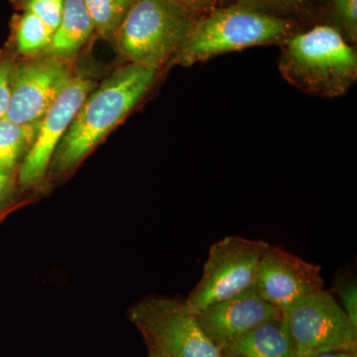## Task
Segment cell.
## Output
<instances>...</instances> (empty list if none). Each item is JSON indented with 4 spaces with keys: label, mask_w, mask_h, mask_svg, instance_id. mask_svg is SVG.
<instances>
[{
    "label": "cell",
    "mask_w": 357,
    "mask_h": 357,
    "mask_svg": "<svg viewBox=\"0 0 357 357\" xmlns=\"http://www.w3.org/2000/svg\"><path fill=\"white\" fill-rule=\"evenodd\" d=\"M156 74V70L129 63L93 89L56 150L54 169L66 173L76 168L140 102Z\"/></svg>",
    "instance_id": "obj_1"
},
{
    "label": "cell",
    "mask_w": 357,
    "mask_h": 357,
    "mask_svg": "<svg viewBox=\"0 0 357 357\" xmlns=\"http://www.w3.org/2000/svg\"><path fill=\"white\" fill-rule=\"evenodd\" d=\"M279 70L303 93L338 98L356 84V51L337 28L319 25L295 33L281 45Z\"/></svg>",
    "instance_id": "obj_2"
},
{
    "label": "cell",
    "mask_w": 357,
    "mask_h": 357,
    "mask_svg": "<svg viewBox=\"0 0 357 357\" xmlns=\"http://www.w3.org/2000/svg\"><path fill=\"white\" fill-rule=\"evenodd\" d=\"M295 33L297 24L291 18L268 15L237 3L215 7L197 21L170 65L189 67L230 52L281 46Z\"/></svg>",
    "instance_id": "obj_3"
},
{
    "label": "cell",
    "mask_w": 357,
    "mask_h": 357,
    "mask_svg": "<svg viewBox=\"0 0 357 357\" xmlns=\"http://www.w3.org/2000/svg\"><path fill=\"white\" fill-rule=\"evenodd\" d=\"M202 16L178 0H137L112 40L129 63L158 72L170 64Z\"/></svg>",
    "instance_id": "obj_4"
},
{
    "label": "cell",
    "mask_w": 357,
    "mask_h": 357,
    "mask_svg": "<svg viewBox=\"0 0 357 357\" xmlns=\"http://www.w3.org/2000/svg\"><path fill=\"white\" fill-rule=\"evenodd\" d=\"M129 318L142 333L148 351L160 357H225L185 302L144 301L131 310Z\"/></svg>",
    "instance_id": "obj_5"
},
{
    "label": "cell",
    "mask_w": 357,
    "mask_h": 357,
    "mask_svg": "<svg viewBox=\"0 0 357 357\" xmlns=\"http://www.w3.org/2000/svg\"><path fill=\"white\" fill-rule=\"evenodd\" d=\"M268 245L260 239L234 236L213 244L203 275L185 301V306L197 314L253 287Z\"/></svg>",
    "instance_id": "obj_6"
},
{
    "label": "cell",
    "mask_w": 357,
    "mask_h": 357,
    "mask_svg": "<svg viewBox=\"0 0 357 357\" xmlns=\"http://www.w3.org/2000/svg\"><path fill=\"white\" fill-rule=\"evenodd\" d=\"M283 314L295 357L357 351V328L330 291L307 296Z\"/></svg>",
    "instance_id": "obj_7"
},
{
    "label": "cell",
    "mask_w": 357,
    "mask_h": 357,
    "mask_svg": "<svg viewBox=\"0 0 357 357\" xmlns=\"http://www.w3.org/2000/svg\"><path fill=\"white\" fill-rule=\"evenodd\" d=\"M73 77L68 63L53 56L15 63L6 119L20 124L39 123Z\"/></svg>",
    "instance_id": "obj_8"
},
{
    "label": "cell",
    "mask_w": 357,
    "mask_h": 357,
    "mask_svg": "<svg viewBox=\"0 0 357 357\" xmlns=\"http://www.w3.org/2000/svg\"><path fill=\"white\" fill-rule=\"evenodd\" d=\"M321 268L293 255L283 246L268 245L263 253L255 283L263 300L281 312L325 290Z\"/></svg>",
    "instance_id": "obj_9"
},
{
    "label": "cell",
    "mask_w": 357,
    "mask_h": 357,
    "mask_svg": "<svg viewBox=\"0 0 357 357\" xmlns=\"http://www.w3.org/2000/svg\"><path fill=\"white\" fill-rule=\"evenodd\" d=\"M95 84L74 77L39 121L36 135L20 171L22 187H32L44 178L56 150Z\"/></svg>",
    "instance_id": "obj_10"
},
{
    "label": "cell",
    "mask_w": 357,
    "mask_h": 357,
    "mask_svg": "<svg viewBox=\"0 0 357 357\" xmlns=\"http://www.w3.org/2000/svg\"><path fill=\"white\" fill-rule=\"evenodd\" d=\"M283 312L268 304L255 286L197 312L201 328L211 342L222 349L232 340Z\"/></svg>",
    "instance_id": "obj_11"
},
{
    "label": "cell",
    "mask_w": 357,
    "mask_h": 357,
    "mask_svg": "<svg viewBox=\"0 0 357 357\" xmlns=\"http://www.w3.org/2000/svg\"><path fill=\"white\" fill-rule=\"evenodd\" d=\"M230 357H295L284 314L268 319L222 349Z\"/></svg>",
    "instance_id": "obj_12"
},
{
    "label": "cell",
    "mask_w": 357,
    "mask_h": 357,
    "mask_svg": "<svg viewBox=\"0 0 357 357\" xmlns=\"http://www.w3.org/2000/svg\"><path fill=\"white\" fill-rule=\"evenodd\" d=\"M93 33L95 27L83 0H65L62 18L46 53L70 62L86 46Z\"/></svg>",
    "instance_id": "obj_13"
},
{
    "label": "cell",
    "mask_w": 357,
    "mask_h": 357,
    "mask_svg": "<svg viewBox=\"0 0 357 357\" xmlns=\"http://www.w3.org/2000/svg\"><path fill=\"white\" fill-rule=\"evenodd\" d=\"M38 124H20L0 119V169L11 171L26 148L31 146Z\"/></svg>",
    "instance_id": "obj_14"
},
{
    "label": "cell",
    "mask_w": 357,
    "mask_h": 357,
    "mask_svg": "<svg viewBox=\"0 0 357 357\" xmlns=\"http://www.w3.org/2000/svg\"><path fill=\"white\" fill-rule=\"evenodd\" d=\"M13 31L16 48L25 56L46 53L54 34L43 21L26 10L14 20Z\"/></svg>",
    "instance_id": "obj_15"
},
{
    "label": "cell",
    "mask_w": 357,
    "mask_h": 357,
    "mask_svg": "<svg viewBox=\"0 0 357 357\" xmlns=\"http://www.w3.org/2000/svg\"><path fill=\"white\" fill-rule=\"evenodd\" d=\"M93 21L95 32L102 38H114L117 28L137 0H83Z\"/></svg>",
    "instance_id": "obj_16"
},
{
    "label": "cell",
    "mask_w": 357,
    "mask_h": 357,
    "mask_svg": "<svg viewBox=\"0 0 357 357\" xmlns=\"http://www.w3.org/2000/svg\"><path fill=\"white\" fill-rule=\"evenodd\" d=\"M340 301V307L357 328V279L349 270H344L335 276L333 292Z\"/></svg>",
    "instance_id": "obj_17"
},
{
    "label": "cell",
    "mask_w": 357,
    "mask_h": 357,
    "mask_svg": "<svg viewBox=\"0 0 357 357\" xmlns=\"http://www.w3.org/2000/svg\"><path fill=\"white\" fill-rule=\"evenodd\" d=\"M234 1H236L234 3L248 7L253 10L283 18H290L289 16L305 10L307 6V0H234Z\"/></svg>",
    "instance_id": "obj_18"
},
{
    "label": "cell",
    "mask_w": 357,
    "mask_h": 357,
    "mask_svg": "<svg viewBox=\"0 0 357 357\" xmlns=\"http://www.w3.org/2000/svg\"><path fill=\"white\" fill-rule=\"evenodd\" d=\"M64 3L65 0H22L21 7L36 15L55 32L62 18Z\"/></svg>",
    "instance_id": "obj_19"
},
{
    "label": "cell",
    "mask_w": 357,
    "mask_h": 357,
    "mask_svg": "<svg viewBox=\"0 0 357 357\" xmlns=\"http://www.w3.org/2000/svg\"><path fill=\"white\" fill-rule=\"evenodd\" d=\"M332 10L342 34L352 43L356 42L357 0H332Z\"/></svg>",
    "instance_id": "obj_20"
},
{
    "label": "cell",
    "mask_w": 357,
    "mask_h": 357,
    "mask_svg": "<svg viewBox=\"0 0 357 357\" xmlns=\"http://www.w3.org/2000/svg\"><path fill=\"white\" fill-rule=\"evenodd\" d=\"M15 63L10 57L0 58V119H4L10 105L11 77Z\"/></svg>",
    "instance_id": "obj_21"
},
{
    "label": "cell",
    "mask_w": 357,
    "mask_h": 357,
    "mask_svg": "<svg viewBox=\"0 0 357 357\" xmlns=\"http://www.w3.org/2000/svg\"><path fill=\"white\" fill-rule=\"evenodd\" d=\"M178 1L182 2L185 6L191 7L197 13L204 15L215 8L218 0H178Z\"/></svg>",
    "instance_id": "obj_22"
},
{
    "label": "cell",
    "mask_w": 357,
    "mask_h": 357,
    "mask_svg": "<svg viewBox=\"0 0 357 357\" xmlns=\"http://www.w3.org/2000/svg\"><path fill=\"white\" fill-rule=\"evenodd\" d=\"M11 182L10 171L0 169V199L3 198Z\"/></svg>",
    "instance_id": "obj_23"
},
{
    "label": "cell",
    "mask_w": 357,
    "mask_h": 357,
    "mask_svg": "<svg viewBox=\"0 0 357 357\" xmlns=\"http://www.w3.org/2000/svg\"><path fill=\"white\" fill-rule=\"evenodd\" d=\"M307 357H357V351L324 352V354H314V356Z\"/></svg>",
    "instance_id": "obj_24"
},
{
    "label": "cell",
    "mask_w": 357,
    "mask_h": 357,
    "mask_svg": "<svg viewBox=\"0 0 357 357\" xmlns=\"http://www.w3.org/2000/svg\"><path fill=\"white\" fill-rule=\"evenodd\" d=\"M148 357H160L159 356H157V354H152V352H149V356Z\"/></svg>",
    "instance_id": "obj_25"
},
{
    "label": "cell",
    "mask_w": 357,
    "mask_h": 357,
    "mask_svg": "<svg viewBox=\"0 0 357 357\" xmlns=\"http://www.w3.org/2000/svg\"><path fill=\"white\" fill-rule=\"evenodd\" d=\"M223 2H230L232 1V0H222Z\"/></svg>",
    "instance_id": "obj_26"
},
{
    "label": "cell",
    "mask_w": 357,
    "mask_h": 357,
    "mask_svg": "<svg viewBox=\"0 0 357 357\" xmlns=\"http://www.w3.org/2000/svg\"><path fill=\"white\" fill-rule=\"evenodd\" d=\"M225 357H230V356H225Z\"/></svg>",
    "instance_id": "obj_27"
}]
</instances>
